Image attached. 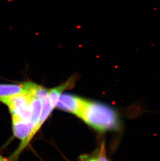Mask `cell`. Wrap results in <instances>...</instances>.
<instances>
[{"label":"cell","mask_w":160,"mask_h":161,"mask_svg":"<svg viewBox=\"0 0 160 161\" xmlns=\"http://www.w3.org/2000/svg\"><path fill=\"white\" fill-rule=\"evenodd\" d=\"M80 119L100 132L118 130L120 120L118 113L104 104L86 100Z\"/></svg>","instance_id":"6da1fadb"},{"label":"cell","mask_w":160,"mask_h":161,"mask_svg":"<svg viewBox=\"0 0 160 161\" xmlns=\"http://www.w3.org/2000/svg\"><path fill=\"white\" fill-rule=\"evenodd\" d=\"M0 102L8 107L12 116H15L24 122L30 123L31 94L23 93L9 97H0Z\"/></svg>","instance_id":"7a4b0ae2"},{"label":"cell","mask_w":160,"mask_h":161,"mask_svg":"<svg viewBox=\"0 0 160 161\" xmlns=\"http://www.w3.org/2000/svg\"><path fill=\"white\" fill-rule=\"evenodd\" d=\"M56 106L51 103L47 95L43 101L42 108L41 114L40 116L39 119L36 122V125H35L32 130L31 131V132H30V134H29V136L27 137V138L26 139L24 142H23L20 144L18 149L14 154L13 157H17V155L19 154L21 151L24 149V147L27 146V144L29 143V142H30V140L33 138V136L39 130L41 126H42L44 122L47 119L48 116H50V114L51 113L53 109Z\"/></svg>","instance_id":"3957f363"},{"label":"cell","mask_w":160,"mask_h":161,"mask_svg":"<svg viewBox=\"0 0 160 161\" xmlns=\"http://www.w3.org/2000/svg\"><path fill=\"white\" fill-rule=\"evenodd\" d=\"M86 100L73 95L61 94L56 107L59 109L71 113L80 118Z\"/></svg>","instance_id":"277c9868"},{"label":"cell","mask_w":160,"mask_h":161,"mask_svg":"<svg viewBox=\"0 0 160 161\" xmlns=\"http://www.w3.org/2000/svg\"><path fill=\"white\" fill-rule=\"evenodd\" d=\"M13 130L15 136L24 142L34 128L30 123L24 122L15 116H12Z\"/></svg>","instance_id":"5b68a950"},{"label":"cell","mask_w":160,"mask_h":161,"mask_svg":"<svg viewBox=\"0 0 160 161\" xmlns=\"http://www.w3.org/2000/svg\"><path fill=\"white\" fill-rule=\"evenodd\" d=\"M30 82L19 85L0 84V97H6L23 93H29Z\"/></svg>","instance_id":"8992f818"},{"label":"cell","mask_w":160,"mask_h":161,"mask_svg":"<svg viewBox=\"0 0 160 161\" xmlns=\"http://www.w3.org/2000/svg\"><path fill=\"white\" fill-rule=\"evenodd\" d=\"M104 149L98 155H83L80 157V161H109L108 160L104 152Z\"/></svg>","instance_id":"52a82bcc"},{"label":"cell","mask_w":160,"mask_h":161,"mask_svg":"<svg viewBox=\"0 0 160 161\" xmlns=\"http://www.w3.org/2000/svg\"><path fill=\"white\" fill-rule=\"evenodd\" d=\"M6 158H3V157L0 155V161H4L6 160Z\"/></svg>","instance_id":"ba28073f"},{"label":"cell","mask_w":160,"mask_h":161,"mask_svg":"<svg viewBox=\"0 0 160 161\" xmlns=\"http://www.w3.org/2000/svg\"><path fill=\"white\" fill-rule=\"evenodd\" d=\"M11 161V160H8V159H7V158H6V160H5V161Z\"/></svg>","instance_id":"9c48e42d"}]
</instances>
